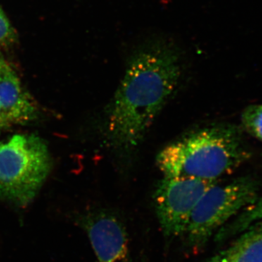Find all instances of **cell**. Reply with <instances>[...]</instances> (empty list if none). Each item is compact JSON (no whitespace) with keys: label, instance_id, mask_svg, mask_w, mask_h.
<instances>
[{"label":"cell","instance_id":"cell-8","mask_svg":"<svg viewBox=\"0 0 262 262\" xmlns=\"http://www.w3.org/2000/svg\"><path fill=\"white\" fill-rule=\"evenodd\" d=\"M236 237L227 248L206 262H262V219Z\"/></svg>","mask_w":262,"mask_h":262},{"label":"cell","instance_id":"cell-11","mask_svg":"<svg viewBox=\"0 0 262 262\" xmlns=\"http://www.w3.org/2000/svg\"><path fill=\"white\" fill-rule=\"evenodd\" d=\"M15 40V33L9 20L0 9V46L12 44Z\"/></svg>","mask_w":262,"mask_h":262},{"label":"cell","instance_id":"cell-5","mask_svg":"<svg viewBox=\"0 0 262 262\" xmlns=\"http://www.w3.org/2000/svg\"><path fill=\"white\" fill-rule=\"evenodd\" d=\"M215 184L217 181L163 176L153 198L160 227L166 237L184 235L198 202Z\"/></svg>","mask_w":262,"mask_h":262},{"label":"cell","instance_id":"cell-12","mask_svg":"<svg viewBox=\"0 0 262 262\" xmlns=\"http://www.w3.org/2000/svg\"><path fill=\"white\" fill-rule=\"evenodd\" d=\"M6 61H5L4 58H3V57L2 56V55L0 54V69L3 68V67L5 64H6Z\"/></svg>","mask_w":262,"mask_h":262},{"label":"cell","instance_id":"cell-6","mask_svg":"<svg viewBox=\"0 0 262 262\" xmlns=\"http://www.w3.org/2000/svg\"><path fill=\"white\" fill-rule=\"evenodd\" d=\"M76 222L89 236L98 262H128L126 227L115 213L88 211L77 215Z\"/></svg>","mask_w":262,"mask_h":262},{"label":"cell","instance_id":"cell-10","mask_svg":"<svg viewBox=\"0 0 262 262\" xmlns=\"http://www.w3.org/2000/svg\"><path fill=\"white\" fill-rule=\"evenodd\" d=\"M241 122L250 135L262 142V104L250 105L245 108Z\"/></svg>","mask_w":262,"mask_h":262},{"label":"cell","instance_id":"cell-2","mask_svg":"<svg viewBox=\"0 0 262 262\" xmlns=\"http://www.w3.org/2000/svg\"><path fill=\"white\" fill-rule=\"evenodd\" d=\"M251 157L241 130L221 124L183 136L164 147L157 157L163 176L217 181Z\"/></svg>","mask_w":262,"mask_h":262},{"label":"cell","instance_id":"cell-1","mask_svg":"<svg viewBox=\"0 0 262 262\" xmlns=\"http://www.w3.org/2000/svg\"><path fill=\"white\" fill-rule=\"evenodd\" d=\"M182 72L181 52L167 38H149L136 46L106 108L105 136L115 154H134L178 86Z\"/></svg>","mask_w":262,"mask_h":262},{"label":"cell","instance_id":"cell-4","mask_svg":"<svg viewBox=\"0 0 262 262\" xmlns=\"http://www.w3.org/2000/svg\"><path fill=\"white\" fill-rule=\"evenodd\" d=\"M259 184L251 177L234 179L227 184H215L198 202L184 235L188 247L201 251L217 231L259 196Z\"/></svg>","mask_w":262,"mask_h":262},{"label":"cell","instance_id":"cell-7","mask_svg":"<svg viewBox=\"0 0 262 262\" xmlns=\"http://www.w3.org/2000/svg\"><path fill=\"white\" fill-rule=\"evenodd\" d=\"M37 105L8 63L0 69V132L37 117Z\"/></svg>","mask_w":262,"mask_h":262},{"label":"cell","instance_id":"cell-9","mask_svg":"<svg viewBox=\"0 0 262 262\" xmlns=\"http://www.w3.org/2000/svg\"><path fill=\"white\" fill-rule=\"evenodd\" d=\"M262 219V196L227 222L215 234L216 242L223 243L244 232L251 224Z\"/></svg>","mask_w":262,"mask_h":262},{"label":"cell","instance_id":"cell-3","mask_svg":"<svg viewBox=\"0 0 262 262\" xmlns=\"http://www.w3.org/2000/svg\"><path fill=\"white\" fill-rule=\"evenodd\" d=\"M46 141L35 134H15L0 142V199L24 208L40 191L51 173Z\"/></svg>","mask_w":262,"mask_h":262}]
</instances>
